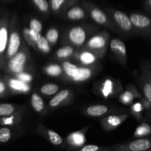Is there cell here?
Returning <instances> with one entry per match:
<instances>
[{
  "label": "cell",
  "instance_id": "20",
  "mask_svg": "<svg viewBox=\"0 0 151 151\" xmlns=\"http://www.w3.org/2000/svg\"><path fill=\"white\" fill-rule=\"evenodd\" d=\"M44 72L47 75L51 77H58L62 73L63 69L61 66L58 64H50L44 68Z\"/></svg>",
  "mask_w": 151,
  "mask_h": 151
},
{
  "label": "cell",
  "instance_id": "39",
  "mask_svg": "<svg viewBox=\"0 0 151 151\" xmlns=\"http://www.w3.org/2000/svg\"><path fill=\"white\" fill-rule=\"evenodd\" d=\"M133 110L134 111L135 113L139 114L143 110V105L141 104V103H137L133 106Z\"/></svg>",
  "mask_w": 151,
  "mask_h": 151
},
{
  "label": "cell",
  "instance_id": "34",
  "mask_svg": "<svg viewBox=\"0 0 151 151\" xmlns=\"http://www.w3.org/2000/svg\"><path fill=\"white\" fill-rule=\"evenodd\" d=\"M16 78L20 81H23V82L27 83H29L33 79V77L32 75H30V73H28V72H22L20 73L16 74Z\"/></svg>",
  "mask_w": 151,
  "mask_h": 151
},
{
  "label": "cell",
  "instance_id": "3",
  "mask_svg": "<svg viewBox=\"0 0 151 151\" xmlns=\"http://www.w3.org/2000/svg\"><path fill=\"white\" fill-rule=\"evenodd\" d=\"M68 38L72 44L76 46H81L85 42L87 35L84 28L81 27H73L68 32Z\"/></svg>",
  "mask_w": 151,
  "mask_h": 151
},
{
  "label": "cell",
  "instance_id": "9",
  "mask_svg": "<svg viewBox=\"0 0 151 151\" xmlns=\"http://www.w3.org/2000/svg\"><path fill=\"white\" fill-rule=\"evenodd\" d=\"M106 45V39L102 35H96L90 38L87 46L92 50H101Z\"/></svg>",
  "mask_w": 151,
  "mask_h": 151
},
{
  "label": "cell",
  "instance_id": "31",
  "mask_svg": "<svg viewBox=\"0 0 151 151\" xmlns=\"http://www.w3.org/2000/svg\"><path fill=\"white\" fill-rule=\"evenodd\" d=\"M36 7L41 12H47L49 10V4L47 0H32Z\"/></svg>",
  "mask_w": 151,
  "mask_h": 151
},
{
  "label": "cell",
  "instance_id": "23",
  "mask_svg": "<svg viewBox=\"0 0 151 151\" xmlns=\"http://www.w3.org/2000/svg\"><path fill=\"white\" fill-rule=\"evenodd\" d=\"M36 47L38 48V50H39V51L44 53V54H47V53L50 52V43L47 41L46 37L44 36H41V38L39 39V41L37 42Z\"/></svg>",
  "mask_w": 151,
  "mask_h": 151
},
{
  "label": "cell",
  "instance_id": "32",
  "mask_svg": "<svg viewBox=\"0 0 151 151\" xmlns=\"http://www.w3.org/2000/svg\"><path fill=\"white\" fill-rule=\"evenodd\" d=\"M29 25L30 29H31L32 30L35 31L36 32L41 33V30H42V24H41V22L38 19H32L30 21Z\"/></svg>",
  "mask_w": 151,
  "mask_h": 151
},
{
  "label": "cell",
  "instance_id": "38",
  "mask_svg": "<svg viewBox=\"0 0 151 151\" xmlns=\"http://www.w3.org/2000/svg\"><path fill=\"white\" fill-rule=\"evenodd\" d=\"M99 150V147L95 145H88L81 147V151H97Z\"/></svg>",
  "mask_w": 151,
  "mask_h": 151
},
{
  "label": "cell",
  "instance_id": "4",
  "mask_svg": "<svg viewBox=\"0 0 151 151\" xmlns=\"http://www.w3.org/2000/svg\"><path fill=\"white\" fill-rule=\"evenodd\" d=\"M21 45V38L19 32L13 31L9 36L8 43L7 47V56L10 58L19 51Z\"/></svg>",
  "mask_w": 151,
  "mask_h": 151
},
{
  "label": "cell",
  "instance_id": "22",
  "mask_svg": "<svg viewBox=\"0 0 151 151\" xmlns=\"http://www.w3.org/2000/svg\"><path fill=\"white\" fill-rule=\"evenodd\" d=\"M79 60L83 64L89 65L94 63L96 60V58L93 53L90 52L84 51L80 55Z\"/></svg>",
  "mask_w": 151,
  "mask_h": 151
},
{
  "label": "cell",
  "instance_id": "40",
  "mask_svg": "<svg viewBox=\"0 0 151 151\" xmlns=\"http://www.w3.org/2000/svg\"><path fill=\"white\" fill-rule=\"evenodd\" d=\"M6 91V86L4 82L0 81V94H3Z\"/></svg>",
  "mask_w": 151,
  "mask_h": 151
},
{
  "label": "cell",
  "instance_id": "25",
  "mask_svg": "<svg viewBox=\"0 0 151 151\" xmlns=\"http://www.w3.org/2000/svg\"><path fill=\"white\" fill-rule=\"evenodd\" d=\"M151 134V127L146 123L139 125L135 131V136L137 137H144Z\"/></svg>",
  "mask_w": 151,
  "mask_h": 151
},
{
  "label": "cell",
  "instance_id": "18",
  "mask_svg": "<svg viewBox=\"0 0 151 151\" xmlns=\"http://www.w3.org/2000/svg\"><path fill=\"white\" fill-rule=\"evenodd\" d=\"M68 142L73 145H82L85 142V137L84 134L81 132L73 133L68 137Z\"/></svg>",
  "mask_w": 151,
  "mask_h": 151
},
{
  "label": "cell",
  "instance_id": "6",
  "mask_svg": "<svg viewBox=\"0 0 151 151\" xmlns=\"http://www.w3.org/2000/svg\"><path fill=\"white\" fill-rule=\"evenodd\" d=\"M131 151H146L151 150V139H139L130 142L128 145Z\"/></svg>",
  "mask_w": 151,
  "mask_h": 151
},
{
  "label": "cell",
  "instance_id": "28",
  "mask_svg": "<svg viewBox=\"0 0 151 151\" xmlns=\"http://www.w3.org/2000/svg\"><path fill=\"white\" fill-rule=\"evenodd\" d=\"M59 32L56 28H50L46 33V38L50 44H56L59 39Z\"/></svg>",
  "mask_w": 151,
  "mask_h": 151
},
{
  "label": "cell",
  "instance_id": "19",
  "mask_svg": "<svg viewBox=\"0 0 151 151\" xmlns=\"http://www.w3.org/2000/svg\"><path fill=\"white\" fill-rule=\"evenodd\" d=\"M62 69L67 75L73 78L76 76L78 70V67L76 64L69 61H65L62 63Z\"/></svg>",
  "mask_w": 151,
  "mask_h": 151
},
{
  "label": "cell",
  "instance_id": "8",
  "mask_svg": "<svg viewBox=\"0 0 151 151\" xmlns=\"http://www.w3.org/2000/svg\"><path fill=\"white\" fill-rule=\"evenodd\" d=\"M110 48L114 52L117 53L119 55L126 57L127 55V50L126 46L123 41L118 38H113L110 43Z\"/></svg>",
  "mask_w": 151,
  "mask_h": 151
},
{
  "label": "cell",
  "instance_id": "43",
  "mask_svg": "<svg viewBox=\"0 0 151 151\" xmlns=\"http://www.w3.org/2000/svg\"><path fill=\"white\" fill-rule=\"evenodd\" d=\"M150 33H151V32H150Z\"/></svg>",
  "mask_w": 151,
  "mask_h": 151
},
{
  "label": "cell",
  "instance_id": "33",
  "mask_svg": "<svg viewBox=\"0 0 151 151\" xmlns=\"http://www.w3.org/2000/svg\"><path fill=\"white\" fill-rule=\"evenodd\" d=\"M121 122H122L121 118L118 116H115V115L108 116L107 119V122L111 127H117L121 123Z\"/></svg>",
  "mask_w": 151,
  "mask_h": 151
},
{
  "label": "cell",
  "instance_id": "41",
  "mask_svg": "<svg viewBox=\"0 0 151 151\" xmlns=\"http://www.w3.org/2000/svg\"><path fill=\"white\" fill-rule=\"evenodd\" d=\"M146 77L147 78L148 82L151 84V70H150V69H147V70Z\"/></svg>",
  "mask_w": 151,
  "mask_h": 151
},
{
  "label": "cell",
  "instance_id": "1",
  "mask_svg": "<svg viewBox=\"0 0 151 151\" xmlns=\"http://www.w3.org/2000/svg\"><path fill=\"white\" fill-rule=\"evenodd\" d=\"M27 62V55L24 52H18L15 55L10 58L8 62V69L13 74L23 72Z\"/></svg>",
  "mask_w": 151,
  "mask_h": 151
},
{
  "label": "cell",
  "instance_id": "42",
  "mask_svg": "<svg viewBox=\"0 0 151 151\" xmlns=\"http://www.w3.org/2000/svg\"><path fill=\"white\" fill-rule=\"evenodd\" d=\"M145 7L148 9V10L151 11V0H146L145 1Z\"/></svg>",
  "mask_w": 151,
  "mask_h": 151
},
{
  "label": "cell",
  "instance_id": "26",
  "mask_svg": "<svg viewBox=\"0 0 151 151\" xmlns=\"http://www.w3.org/2000/svg\"><path fill=\"white\" fill-rule=\"evenodd\" d=\"M15 111V107L10 103H0V116H10Z\"/></svg>",
  "mask_w": 151,
  "mask_h": 151
},
{
  "label": "cell",
  "instance_id": "27",
  "mask_svg": "<svg viewBox=\"0 0 151 151\" xmlns=\"http://www.w3.org/2000/svg\"><path fill=\"white\" fill-rule=\"evenodd\" d=\"M47 137L50 142L55 145H59L63 142L61 136L53 130H47Z\"/></svg>",
  "mask_w": 151,
  "mask_h": 151
},
{
  "label": "cell",
  "instance_id": "30",
  "mask_svg": "<svg viewBox=\"0 0 151 151\" xmlns=\"http://www.w3.org/2000/svg\"><path fill=\"white\" fill-rule=\"evenodd\" d=\"M142 84V91L144 95V97L151 103V84L146 80H144Z\"/></svg>",
  "mask_w": 151,
  "mask_h": 151
},
{
  "label": "cell",
  "instance_id": "29",
  "mask_svg": "<svg viewBox=\"0 0 151 151\" xmlns=\"http://www.w3.org/2000/svg\"><path fill=\"white\" fill-rule=\"evenodd\" d=\"M12 134L11 131L9 128H0V142L1 143H6L11 139Z\"/></svg>",
  "mask_w": 151,
  "mask_h": 151
},
{
  "label": "cell",
  "instance_id": "24",
  "mask_svg": "<svg viewBox=\"0 0 151 151\" xmlns=\"http://www.w3.org/2000/svg\"><path fill=\"white\" fill-rule=\"evenodd\" d=\"M73 53V49L72 47L65 46V47H62L59 48V50H57L56 55L59 58H66L72 55Z\"/></svg>",
  "mask_w": 151,
  "mask_h": 151
},
{
  "label": "cell",
  "instance_id": "10",
  "mask_svg": "<svg viewBox=\"0 0 151 151\" xmlns=\"http://www.w3.org/2000/svg\"><path fill=\"white\" fill-rule=\"evenodd\" d=\"M8 39V29L6 25H1L0 27V55H1L7 50Z\"/></svg>",
  "mask_w": 151,
  "mask_h": 151
},
{
  "label": "cell",
  "instance_id": "5",
  "mask_svg": "<svg viewBox=\"0 0 151 151\" xmlns=\"http://www.w3.org/2000/svg\"><path fill=\"white\" fill-rule=\"evenodd\" d=\"M114 19H115V22L118 24V26L123 29V30L126 31V32H129L133 28V24H132L130 19L127 15L123 12L119 11V10H116L114 13Z\"/></svg>",
  "mask_w": 151,
  "mask_h": 151
},
{
  "label": "cell",
  "instance_id": "37",
  "mask_svg": "<svg viewBox=\"0 0 151 151\" xmlns=\"http://www.w3.org/2000/svg\"><path fill=\"white\" fill-rule=\"evenodd\" d=\"M112 88H113V84L112 82L110 81H107L105 82V85H104L103 88H102V92H103L104 95L108 96L111 92H112Z\"/></svg>",
  "mask_w": 151,
  "mask_h": 151
},
{
  "label": "cell",
  "instance_id": "17",
  "mask_svg": "<svg viewBox=\"0 0 151 151\" xmlns=\"http://www.w3.org/2000/svg\"><path fill=\"white\" fill-rule=\"evenodd\" d=\"M84 16V11L81 7L75 6L70 9L68 12V17L70 20L77 21L83 19Z\"/></svg>",
  "mask_w": 151,
  "mask_h": 151
},
{
  "label": "cell",
  "instance_id": "35",
  "mask_svg": "<svg viewBox=\"0 0 151 151\" xmlns=\"http://www.w3.org/2000/svg\"><path fill=\"white\" fill-rule=\"evenodd\" d=\"M66 1L67 0H50L51 8L54 11H57L65 4Z\"/></svg>",
  "mask_w": 151,
  "mask_h": 151
},
{
  "label": "cell",
  "instance_id": "7",
  "mask_svg": "<svg viewBox=\"0 0 151 151\" xmlns=\"http://www.w3.org/2000/svg\"><path fill=\"white\" fill-rule=\"evenodd\" d=\"M8 85L12 90L15 91H19V92L26 93L30 90V86L29 84L23 82L17 78L16 79L13 78V79L9 80Z\"/></svg>",
  "mask_w": 151,
  "mask_h": 151
},
{
  "label": "cell",
  "instance_id": "11",
  "mask_svg": "<svg viewBox=\"0 0 151 151\" xmlns=\"http://www.w3.org/2000/svg\"><path fill=\"white\" fill-rule=\"evenodd\" d=\"M70 91L68 89H64L59 91L56 94L49 102V106L50 107L55 108L59 106L63 101H65L70 95Z\"/></svg>",
  "mask_w": 151,
  "mask_h": 151
},
{
  "label": "cell",
  "instance_id": "12",
  "mask_svg": "<svg viewBox=\"0 0 151 151\" xmlns=\"http://www.w3.org/2000/svg\"><path fill=\"white\" fill-rule=\"evenodd\" d=\"M108 111V108L105 105H95L88 107L86 110L87 114L91 116H100Z\"/></svg>",
  "mask_w": 151,
  "mask_h": 151
},
{
  "label": "cell",
  "instance_id": "15",
  "mask_svg": "<svg viewBox=\"0 0 151 151\" xmlns=\"http://www.w3.org/2000/svg\"><path fill=\"white\" fill-rule=\"evenodd\" d=\"M90 13H90V16H91L92 19L97 24H105L107 22V16L100 9L93 8L92 9Z\"/></svg>",
  "mask_w": 151,
  "mask_h": 151
},
{
  "label": "cell",
  "instance_id": "21",
  "mask_svg": "<svg viewBox=\"0 0 151 151\" xmlns=\"http://www.w3.org/2000/svg\"><path fill=\"white\" fill-rule=\"evenodd\" d=\"M40 91H41V92L43 94L50 96L58 92V91H59V86L55 83H46L43 85Z\"/></svg>",
  "mask_w": 151,
  "mask_h": 151
},
{
  "label": "cell",
  "instance_id": "14",
  "mask_svg": "<svg viewBox=\"0 0 151 151\" xmlns=\"http://www.w3.org/2000/svg\"><path fill=\"white\" fill-rule=\"evenodd\" d=\"M92 71L87 67H78V70L75 77L72 78L73 81L76 82H82L87 81L91 77Z\"/></svg>",
  "mask_w": 151,
  "mask_h": 151
},
{
  "label": "cell",
  "instance_id": "16",
  "mask_svg": "<svg viewBox=\"0 0 151 151\" xmlns=\"http://www.w3.org/2000/svg\"><path fill=\"white\" fill-rule=\"evenodd\" d=\"M31 106L36 112H41L44 109V103L43 99L36 93H33L31 96Z\"/></svg>",
  "mask_w": 151,
  "mask_h": 151
},
{
  "label": "cell",
  "instance_id": "2",
  "mask_svg": "<svg viewBox=\"0 0 151 151\" xmlns=\"http://www.w3.org/2000/svg\"><path fill=\"white\" fill-rule=\"evenodd\" d=\"M133 26L137 29L151 32V18L140 13H133L130 16Z\"/></svg>",
  "mask_w": 151,
  "mask_h": 151
},
{
  "label": "cell",
  "instance_id": "36",
  "mask_svg": "<svg viewBox=\"0 0 151 151\" xmlns=\"http://www.w3.org/2000/svg\"><path fill=\"white\" fill-rule=\"evenodd\" d=\"M133 100V94L130 91H125L124 94H121V100L124 104H129L131 103Z\"/></svg>",
  "mask_w": 151,
  "mask_h": 151
},
{
  "label": "cell",
  "instance_id": "13",
  "mask_svg": "<svg viewBox=\"0 0 151 151\" xmlns=\"http://www.w3.org/2000/svg\"><path fill=\"white\" fill-rule=\"evenodd\" d=\"M24 35H25L28 44L32 46H36L37 42L39 41L41 37L39 32H35L30 28L29 29L28 28L24 29Z\"/></svg>",
  "mask_w": 151,
  "mask_h": 151
}]
</instances>
